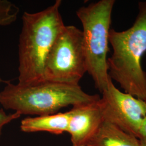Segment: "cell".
Masks as SVG:
<instances>
[{
  "label": "cell",
  "instance_id": "obj_1",
  "mask_svg": "<svg viewBox=\"0 0 146 146\" xmlns=\"http://www.w3.org/2000/svg\"><path fill=\"white\" fill-rule=\"evenodd\" d=\"M61 4V0H56L43 10L23 14L18 44V84L44 81L47 57L66 26L60 13Z\"/></svg>",
  "mask_w": 146,
  "mask_h": 146
},
{
  "label": "cell",
  "instance_id": "obj_2",
  "mask_svg": "<svg viewBox=\"0 0 146 146\" xmlns=\"http://www.w3.org/2000/svg\"><path fill=\"white\" fill-rule=\"evenodd\" d=\"M109 41L113 50L107 60L110 78L126 93L146 101V73L141 65L146 52V1L139 3V13L131 28L110 29Z\"/></svg>",
  "mask_w": 146,
  "mask_h": 146
},
{
  "label": "cell",
  "instance_id": "obj_3",
  "mask_svg": "<svg viewBox=\"0 0 146 146\" xmlns=\"http://www.w3.org/2000/svg\"><path fill=\"white\" fill-rule=\"evenodd\" d=\"M0 92V104L5 110L20 115H51L62 108L99 100V95L84 92L79 84L73 85L43 81L21 84L7 81Z\"/></svg>",
  "mask_w": 146,
  "mask_h": 146
},
{
  "label": "cell",
  "instance_id": "obj_4",
  "mask_svg": "<svg viewBox=\"0 0 146 146\" xmlns=\"http://www.w3.org/2000/svg\"><path fill=\"white\" fill-rule=\"evenodd\" d=\"M114 0H100L79 8L76 14L82 25L84 50L87 73L102 93L111 78L108 72L107 54Z\"/></svg>",
  "mask_w": 146,
  "mask_h": 146
},
{
  "label": "cell",
  "instance_id": "obj_5",
  "mask_svg": "<svg viewBox=\"0 0 146 146\" xmlns=\"http://www.w3.org/2000/svg\"><path fill=\"white\" fill-rule=\"evenodd\" d=\"M87 72L82 31L74 26H65L47 57L44 81L76 85Z\"/></svg>",
  "mask_w": 146,
  "mask_h": 146
},
{
  "label": "cell",
  "instance_id": "obj_6",
  "mask_svg": "<svg viewBox=\"0 0 146 146\" xmlns=\"http://www.w3.org/2000/svg\"><path fill=\"white\" fill-rule=\"evenodd\" d=\"M100 98L104 121L138 138L146 117V102L116 88L111 80Z\"/></svg>",
  "mask_w": 146,
  "mask_h": 146
},
{
  "label": "cell",
  "instance_id": "obj_7",
  "mask_svg": "<svg viewBox=\"0 0 146 146\" xmlns=\"http://www.w3.org/2000/svg\"><path fill=\"white\" fill-rule=\"evenodd\" d=\"M68 111L67 133L70 136L72 146H87L104 121L100 99L73 106Z\"/></svg>",
  "mask_w": 146,
  "mask_h": 146
},
{
  "label": "cell",
  "instance_id": "obj_8",
  "mask_svg": "<svg viewBox=\"0 0 146 146\" xmlns=\"http://www.w3.org/2000/svg\"><path fill=\"white\" fill-rule=\"evenodd\" d=\"M69 121V111L36 117H27L21 121L20 128L21 131L25 133L46 131L60 135L67 132Z\"/></svg>",
  "mask_w": 146,
  "mask_h": 146
},
{
  "label": "cell",
  "instance_id": "obj_9",
  "mask_svg": "<svg viewBox=\"0 0 146 146\" xmlns=\"http://www.w3.org/2000/svg\"><path fill=\"white\" fill-rule=\"evenodd\" d=\"M87 146H141L139 139L104 121Z\"/></svg>",
  "mask_w": 146,
  "mask_h": 146
},
{
  "label": "cell",
  "instance_id": "obj_10",
  "mask_svg": "<svg viewBox=\"0 0 146 146\" xmlns=\"http://www.w3.org/2000/svg\"><path fill=\"white\" fill-rule=\"evenodd\" d=\"M20 9L9 0H0V27L10 26L15 22Z\"/></svg>",
  "mask_w": 146,
  "mask_h": 146
},
{
  "label": "cell",
  "instance_id": "obj_11",
  "mask_svg": "<svg viewBox=\"0 0 146 146\" xmlns=\"http://www.w3.org/2000/svg\"><path fill=\"white\" fill-rule=\"evenodd\" d=\"M6 81H7L3 80L0 76V84L2 83L5 84ZM21 116L17 112H14L11 114H7L3 109H0V137L3 127L9 123L11 121L19 119Z\"/></svg>",
  "mask_w": 146,
  "mask_h": 146
},
{
  "label": "cell",
  "instance_id": "obj_12",
  "mask_svg": "<svg viewBox=\"0 0 146 146\" xmlns=\"http://www.w3.org/2000/svg\"><path fill=\"white\" fill-rule=\"evenodd\" d=\"M138 139L140 142L141 146H146V117L143 121Z\"/></svg>",
  "mask_w": 146,
  "mask_h": 146
},
{
  "label": "cell",
  "instance_id": "obj_13",
  "mask_svg": "<svg viewBox=\"0 0 146 146\" xmlns=\"http://www.w3.org/2000/svg\"></svg>",
  "mask_w": 146,
  "mask_h": 146
}]
</instances>
